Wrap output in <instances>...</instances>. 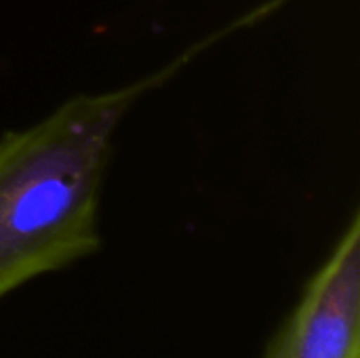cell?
<instances>
[{"label":"cell","instance_id":"cell-1","mask_svg":"<svg viewBox=\"0 0 360 358\" xmlns=\"http://www.w3.org/2000/svg\"><path fill=\"white\" fill-rule=\"evenodd\" d=\"M274 11L268 0L152 74L112 91L78 93L42 120L0 137V302L101 249L103 181L129 110L211 46Z\"/></svg>","mask_w":360,"mask_h":358},{"label":"cell","instance_id":"cell-2","mask_svg":"<svg viewBox=\"0 0 360 358\" xmlns=\"http://www.w3.org/2000/svg\"><path fill=\"white\" fill-rule=\"evenodd\" d=\"M264 358H360V213L306 283Z\"/></svg>","mask_w":360,"mask_h":358}]
</instances>
